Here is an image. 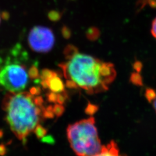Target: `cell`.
Here are the masks:
<instances>
[{"mask_svg": "<svg viewBox=\"0 0 156 156\" xmlns=\"http://www.w3.org/2000/svg\"><path fill=\"white\" fill-rule=\"evenodd\" d=\"M67 60L59 64L64 77L89 94L107 91L117 75L112 63L88 55L78 52Z\"/></svg>", "mask_w": 156, "mask_h": 156, "instance_id": "cell-1", "label": "cell"}, {"mask_svg": "<svg viewBox=\"0 0 156 156\" xmlns=\"http://www.w3.org/2000/svg\"><path fill=\"white\" fill-rule=\"evenodd\" d=\"M2 108L12 132L23 142H26L28 135L45 119V107L38 105L35 96L28 92H8L3 99Z\"/></svg>", "mask_w": 156, "mask_h": 156, "instance_id": "cell-2", "label": "cell"}, {"mask_svg": "<svg viewBox=\"0 0 156 156\" xmlns=\"http://www.w3.org/2000/svg\"><path fill=\"white\" fill-rule=\"evenodd\" d=\"M67 135L69 145L78 156H94L102 149L103 145L93 116L69 124Z\"/></svg>", "mask_w": 156, "mask_h": 156, "instance_id": "cell-3", "label": "cell"}, {"mask_svg": "<svg viewBox=\"0 0 156 156\" xmlns=\"http://www.w3.org/2000/svg\"><path fill=\"white\" fill-rule=\"evenodd\" d=\"M11 52L13 60L8 56L0 66V86L8 92L19 93L26 87L29 76L26 66L17 60L27 58V53L19 44Z\"/></svg>", "mask_w": 156, "mask_h": 156, "instance_id": "cell-4", "label": "cell"}, {"mask_svg": "<svg viewBox=\"0 0 156 156\" xmlns=\"http://www.w3.org/2000/svg\"><path fill=\"white\" fill-rule=\"evenodd\" d=\"M55 35L50 28L35 26L28 34V45L32 50L38 53H48L55 45Z\"/></svg>", "mask_w": 156, "mask_h": 156, "instance_id": "cell-5", "label": "cell"}, {"mask_svg": "<svg viewBox=\"0 0 156 156\" xmlns=\"http://www.w3.org/2000/svg\"><path fill=\"white\" fill-rule=\"evenodd\" d=\"M93 156H127L121 153L117 144L114 140H111L106 145H103L101 151Z\"/></svg>", "mask_w": 156, "mask_h": 156, "instance_id": "cell-6", "label": "cell"}, {"mask_svg": "<svg viewBox=\"0 0 156 156\" xmlns=\"http://www.w3.org/2000/svg\"><path fill=\"white\" fill-rule=\"evenodd\" d=\"M46 82L48 84V89H49L52 92L59 93L64 91V82L58 76V75L51 78Z\"/></svg>", "mask_w": 156, "mask_h": 156, "instance_id": "cell-7", "label": "cell"}, {"mask_svg": "<svg viewBox=\"0 0 156 156\" xmlns=\"http://www.w3.org/2000/svg\"><path fill=\"white\" fill-rule=\"evenodd\" d=\"M145 96L149 102L151 103L154 109L156 112V91L152 89H147L146 90Z\"/></svg>", "mask_w": 156, "mask_h": 156, "instance_id": "cell-8", "label": "cell"}, {"mask_svg": "<svg viewBox=\"0 0 156 156\" xmlns=\"http://www.w3.org/2000/svg\"><path fill=\"white\" fill-rule=\"evenodd\" d=\"M58 75L57 73L50 69H44L41 71V72L40 73V78L41 79V80H45L47 81L48 80L50 79L51 78Z\"/></svg>", "mask_w": 156, "mask_h": 156, "instance_id": "cell-9", "label": "cell"}, {"mask_svg": "<svg viewBox=\"0 0 156 156\" xmlns=\"http://www.w3.org/2000/svg\"><path fill=\"white\" fill-rule=\"evenodd\" d=\"M77 53H78V49L77 48L71 45L67 46L64 51V54L66 56V59L71 58V57L76 55Z\"/></svg>", "mask_w": 156, "mask_h": 156, "instance_id": "cell-10", "label": "cell"}, {"mask_svg": "<svg viewBox=\"0 0 156 156\" xmlns=\"http://www.w3.org/2000/svg\"><path fill=\"white\" fill-rule=\"evenodd\" d=\"M34 133L36 135L38 139L41 140L42 138L46 136L47 133V129L41 124H39L34 129Z\"/></svg>", "mask_w": 156, "mask_h": 156, "instance_id": "cell-11", "label": "cell"}, {"mask_svg": "<svg viewBox=\"0 0 156 156\" xmlns=\"http://www.w3.org/2000/svg\"><path fill=\"white\" fill-rule=\"evenodd\" d=\"M28 75L29 78L33 80H35L39 78L40 74L37 67L35 66H32L30 67L28 69Z\"/></svg>", "mask_w": 156, "mask_h": 156, "instance_id": "cell-12", "label": "cell"}, {"mask_svg": "<svg viewBox=\"0 0 156 156\" xmlns=\"http://www.w3.org/2000/svg\"><path fill=\"white\" fill-rule=\"evenodd\" d=\"M48 16L51 21L57 22L61 19L62 14L60 12L57 11H51L48 14Z\"/></svg>", "mask_w": 156, "mask_h": 156, "instance_id": "cell-13", "label": "cell"}, {"mask_svg": "<svg viewBox=\"0 0 156 156\" xmlns=\"http://www.w3.org/2000/svg\"><path fill=\"white\" fill-rule=\"evenodd\" d=\"M53 111L56 117H60L64 112V107L62 104H56L53 106Z\"/></svg>", "mask_w": 156, "mask_h": 156, "instance_id": "cell-14", "label": "cell"}, {"mask_svg": "<svg viewBox=\"0 0 156 156\" xmlns=\"http://www.w3.org/2000/svg\"><path fill=\"white\" fill-rule=\"evenodd\" d=\"M67 98H68V95H67V93L65 91H64L62 93H57V98L56 104L62 105L67 100Z\"/></svg>", "mask_w": 156, "mask_h": 156, "instance_id": "cell-15", "label": "cell"}, {"mask_svg": "<svg viewBox=\"0 0 156 156\" xmlns=\"http://www.w3.org/2000/svg\"><path fill=\"white\" fill-rule=\"evenodd\" d=\"M97 109H98V108L96 105L91 104H89L85 109V112L87 115H93L95 112H96L97 111Z\"/></svg>", "mask_w": 156, "mask_h": 156, "instance_id": "cell-16", "label": "cell"}, {"mask_svg": "<svg viewBox=\"0 0 156 156\" xmlns=\"http://www.w3.org/2000/svg\"><path fill=\"white\" fill-rule=\"evenodd\" d=\"M96 29L95 28H90L88 30L87 32V37L89 39L93 40L95 38H97V32H96Z\"/></svg>", "mask_w": 156, "mask_h": 156, "instance_id": "cell-17", "label": "cell"}, {"mask_svg": "<svg viewBox=\"0 0 156 156\" xmlns=\"http://www.w3.org/2000/svg\"><path fill=\"white\" fill-rule=\"evenodd\" d=\"M47 98H48V100L50 102L56 104L57 98V93L51 91L47 94Z\"/></svg>", "mask_w": 156, "mask_h": 156, "instance_id": "cell-18", "label": "cell"}, {"mask_svg": "<svg viewBox=\"0 0 156 156\" xmlns=\"http://www.w3.org/2000/svg\"><path fill=\"white\" fill-rule=\"evenodd\" d=\"M62 36L66 39H69L71 35V32L70 30L66 26H64L63 27V28H62Z\"/></svg>", "mask_w": 156, "mask_h": 156, "instance_id": "cell-19", "label": "cell"}, {"mask_svg": "<svg viewBox=\"0 0 156 156\" xmlns=\"http://www.w3.org/2000/svg\"><path fill=\"white\" fill-rule=\"evenodd\" d=\"M41 90L39 87H33L30 90V93L34 96L35 95L38 96V95L41 94Z\"/></svg>", "mask_w": 156, "mask_h": 156, "instance_id": "cell-20", "label": "cell"}, {"mask_svg": "<svg viewBox=\"0 0 156 156\" xmlns=\"http://www.w3.org/2000/svg\"><path fill=\"white\" fill-rule=\"evenodd\" d=\"M151 33L152 34L153 37L156 39V17L152 22L151 28Z\"/></svg>", "mask_w": 156, "mask_h": 156, "instance_id": "cell-21", "label": "cell"}, {"mask_svg": "<svg viewBox=\"0 0 156 156\" xmlns=\"http://www.w3.org/2000/svg\"><path fill=\"white\" fill-rule=\"evenodd\" d=\"M41 140H42L43 142L48 143V144L54 143V139L51 136H45L44 138L41 139Z\"/></svg>", "mask_w": 156, "mask_h": 156, "instance_id": "cell-22", "label": "cell"}, {"mask_svg": "<svg viewBox=\"0 0 156 156\" xmlns=\"http://www.w3.org/2000/svg\"><path fill=\"white\" fill-rule=\"evenodd\" d=\"M6 153V148L5 145H0V156H4Z\"/></svg>", "mask_w": 156, "mask_h": 156, "instance_id": "cell-23", "label": "cell"}, {"mask_svg": "<svg viewBox=\"0 0 156 156\" xmlns=\"http://www.w3.org/2000/svg\"><path fill=\"white\" fill-rule=\"evenodd\" d=\"M1 17L3 18V19H9V13H8V12H3L2 13V15H1Z\"/></svg>", "mask_w": 156, "mask_h": 156, "instance_id": "cell-24", "label": "cell"}, {"mask_svg": "<svg viewBox=\"0 0 156 156\" xmlns=\"http://www.w3.org/2000/svg\"><path fill=\"white\" fill-rule=\"evenodd\" d=\"M149 4L151 6H156V1L155 0H148Z\"/></svg>", "mask_w": 156, "mask_h": 156, "instance_id": "cell-25", "label": "cell"}, {"mask_svg": "<svg viewBox=\"0 0 156 156\" xmlns=\"http://www.w3.org/2000/svg\"><path fill=\"white\" fill-rule=\"evenodd\" d=\"M1 15L0 14V23H1Z\"/></svg>", "mask_w": 156, "mask_h": 156, "instance_id": "cell-26", "label": "cell"}]
</instances>
